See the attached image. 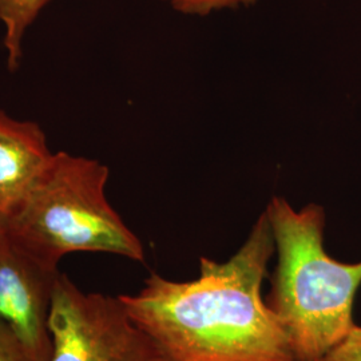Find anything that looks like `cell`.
Listing matches in <instances>:
<instances>
[{"instance_id": "52a82bcc", "label": "cell", "mask_w": 361, "mask_h": 361, "mask_svg": "<svg viewBox=\"0 0 361 361\" xmlns=\"http://www.w3.org/2000/svg\"><path fill=\"white\" fill-rule=\"evenodd\" d=\"M50 0H0V22L4 26V47L8 68L16 70L22 59V43L27 28Z\"/></svg>"}, {"instance_id": "8992f818", "label": "cell", "mask_w": 361, "mask_h": 361, "mask_svg": "<svg viewBox=\"0 0 361 361\" xmlns=\"http://www.w3.org/2000/svg\"><path fill=\"white\" fill-rule=\"evenodd\" d=\"M52 154L39 125L16 121L0 110V221L20 207Z\"/></svg>"}, {"instance_id": "9c48e42d", "label": "cell", "mask_w": 361, "mask_h": 361, "mask_svg": "<svg viewBox=\"0 0 361 361\" xmlns=\"http://www.w3.org/2000/svg\"><path fill=\"white\" fill-rule=\"evenodd\" d=\"M0 361H38L8 324L0 320Z\"/></svg>"}, {"instance_id": "6da1fadb", "label": "cell", "mask_w": 361, "mask_h": 361, "mask_svg": "<svg viewBox=\"0 0 361 361\" xmlns=\"http://www.w3.org/2000/svg\"><path fill=\"white\" fill-rule=\"evenodd\" d=\"M276 253L267 214L225 262L200 258V276L177 283L150 274L137 295H122L130 317L159 361H297L261 295Z\"/></svg>"}, {"instance_id": "ba28073f", "label": "cell", "mask_w": 361, "mask_h": 361, "mask_svg": "<svg viewBox=\"0 0 361 361\" xmlns=\"http://www.w3.org/2000/svg\"><path fill=\"white\" fill-rule=\"evenodd\" d=\"M180 13L207 16L214 11L225 8H238L241 6H252L257 0H162Z\"/></svg>"}, {"instance_id": "277c9868", "label": "cell", "mask_w": 361, "mask_h": 361, "mask_svg": "<svg viewBox=\"0 0 361 361\" xmlns=\"http://www.w3.org/2000/svg\"><path fill=\"white\" fill-rule=\"evenodd\" d=\"M49 361H159L122 300L80 290L59 273L49 314Z\"/></svg>"}, {"instance_id": "3957f363", "label": "cell", "mask_w": 361, "mask_h": 361, "mask_svg": "<svg viewBox=\"0 0 361 361\" xmlns=\"http://www.w3.org/2000/svg\"><path fill=\"white\" fill-rule=\"evenodd\" d=\"M107 180L109 168L95 159L54 153L20 207L0 222L19 245L51 268L75 252L142 262V243L106 197Z\"/></svg>"}, {"instance_id": "7a4b0ae2", "label": "cell", "mask_w": 361, "mask_h": 361, "mask_svg": "<svg viewBox=\"0 0 361 361\" xmlns=\"http://www.w3.org/2000/svg\"><path fill=\"white\" fill-rule=\"evenodd\" d=\"M277 264L265 302L284 329L297 361H322L352 329L361 286V261L344 264L324 247L325 212L317 204L296 210L283 197L264 212Z\"/></svg>"}, {"instance_id": "30bf717a", "label": "cell", "mask_w": 361, "mask_h": 361, "mask_svg": "<svg viewBox=\"0 0 361 361\" xmlns=\"http://www.w3.org/2000/svg\"><path fill=\"white\" fill-rule=\"evenodd\" d=\"M322 361H361V326L356 325L348 337Z\"/></svg>"}, {"instance_id": "5b68a950", "label": "cell", "mask_w": 361, "mask_h": 361, "mask_svg": "<svg viewBox=\"0 0 361 361\" xmlns=\"http://www.w3.org/2000/svg\"><path fill=\"white\" fill-rule=\"evenodd\" d=\"M61 271L19 245L0 222V320L8 324L38 361H49V314Z\"/></svg>"}]
</instances>
